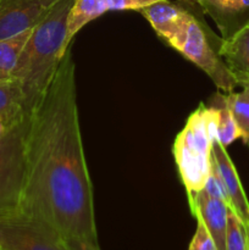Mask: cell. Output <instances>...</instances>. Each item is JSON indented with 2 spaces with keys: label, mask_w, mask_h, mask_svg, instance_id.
I'll return each instance as SVG.
<instances>
[{
  "label": "cell",
  "mask_w": 249,
  "mask_h": 250,
  "mask_svg": "<svg viewBox=\"0 0 249 250\" xmlns=\"http://www.w3.org/2000/svg\"><path fill=\"white\" fill-rule=\"evenodd\" d=\"M19 214L45 225L65 242L99 246L71 46L29 116Z\"/></svg>",
  "instance_id": "1"
},
{
  "label": "cell",
  "mask_w": 249,
  "mask_h": 250,
  "mask_svg": "<svg viewBox=\"0 0 249 250\" xmlns=\"http://www.w3.org/2000/svg\"><path fill=\"white\" fill-rule=\"evenodd\" d=\"M73 0H58L32 33L20 55L12 78L23 90L31 116L50 85L65 56L66 21Z\"/></svg>",
  "instance_id": "2"
},
{
  "label": "cell",
  "mask_w": 249,
  "mask_h": 250,
  "mask_svg": "<svg viewBox=\"0 0 249 250\" xmlns=\"http://www.w3.org/2000/svg\"><path fill=\"white\" fill-rule=\"evenodd\" d=\"M216 136V111L200 104L176 136L172 153L188 200L204 188L211 173L212 138Z\"/></svg>",
  "instance_id": "3"
},
{
  "label": "cell",
  "mask_w": 249,
  "mask_h": 250,
  "mask_svg": "<svg viewBox=\"0 0 249 250\" xmlns=\"http://www.w3.org/2000/svg\"><path fill=\"white\" fill-rule=\"evenodd\" d=\"M182 4L192 10L194 14V21L180 53L200 70L204 71L217 89L225 93L233 92L238 83L229 72L220 54L222 38L217 37L209 28L203 17L204 12L199 5H188L185 2Z\"/></svg>",
  "instance_id": "4"
},
{
  "label": "cell",
  "mask_w": 249,
  "mask_h": 250,
  "mask_svg": "<svg viewBox=\"0 0 249 250\" xmlns=\"http://www.w3.org/2000/svg\"><path fill=\"white\" fill-rule=\"evenodd\" d=\"M29 117L0 138V220L19 214L26 173Z\"/></svg>",
  "instance_id": "5"
},
{
  "label": "cell",
  "mask_w": 249,
  "mask_h": 250,
  "mask_svg": "<svg viewBox=\"0 0 249 250\" xmlns=\"http://www.w3.org/2000/svg\"><path fill=\"white\" fill-rule=\"evenodd\" d=\"M0 249L71 250L53 229L21 214L0 220Z\"/></svg>",
  "instance_id": "6"
},
{
  "label": "cell",
  "mask_w": 249,
  "mask_h": 250,
  "mask_svg": "<svg viewBox=\"0 0 249 250\" xmlns=\"http://www.w3.org/2000/svg\"><path fill=\"white\" fill-rule=\"evenodd\" d=\"M139 12L150 23L155 33L168 46L180 53L194 21L192 10L181 1L175 4L170 0H163L144 7Z\"/></svg>",
  "instance_id": "7"
},
{
  "label": "cell",
  "mask_w": 249,
  "mask_h": 250,
  "mask_svg": "<svg viewBox=\"0 0 249 250\" xmlns=\"http://www.w3.org/2000/svg\"><path fill=\"white\" fill-rule=\"evenodd\" d=\"M58 0H0V42L34 28Z\"/></svg>",
  "instance_id": "8"
},
{
  "label": "cell",
  "mask_w": 249,
  "mask_h": 250,
  "mask_svg": "<svg viewBox=\"0 0 249 250\" xmlns=\"http://www.w3.org/2000/svg\"><path fill=\"white\" fill-rule=\"evenodd\" d=\"M211 168L216 172L224 186L228 208L241 217L249 229V200L239 180L236 166L229 158L226 146L220 143L217 137L212 138Z\"/></svg>",
  "instance_id": "9"
},
{
  "label": "cell",
  "mask_w": 249,
  "mask_h": 250,
  "mask_svg": "<svg viewBox=\"0 0 249 250\" xmlns=\"http://www.w3.org/2000/svg\"><path fill=\"white\" fill-rule=\"evenodd\" d=\"M198 5L211 17L225 41L249 26V0H198Z\"/></svg>",
  "instance_id": "10"
},
{
  "label": "cell",
  "mask_w": 249,
  "mask_h": 250,
  "mask_svg": "<svg viewBox=\"0 0 249 250\" xmlns=\"http://www.w3.org/2000/svg\"><path fill=\"white\" fill-rule=\"evenodd\" d=\"M189 202L190 212L195 219L202 220L209 233L211 234L217 250H226L227 217L228 205L225 200L214 198L204 189L194 195Z\"/></svg>",
  "instance_id": "11"
},
{
  "label": "cell",
  "mask_w": 249,
  "mask_h": 250,
  "mask_svg": "<svg viewBox=\"0 0 249 250\" xmlns=\"http://www.w3.org/2000/svg\"><path fill=\"white\" fill-rule=\"evenodd\" d=\"M220 54L238 85L249 82V27L229 39H222Z\"/></svg>",
  "instance_id": "12"
},
{
  "label": "cell",
  "mask_w": 249,
  "mask_h": 250,
  "mask_svg": "<svg viewBox=\"0 0 249 250\" xmlns=\"http://www.w3.org/2000/svg\"><path fill=\"white\" fill-rule=\"evenodd\" d=\"M28 117L23 90L19 81L12 77L0 80V124L10 129Z\"/></svg>",
  "instance_id": "13"
},
{
  "label": "cell",
  "mask_w": 249,
  "mask_h": 250,
  "mask_svg": "<svg viewBox=\"0 0 249 250\" xmlns=\"http://www.w3.org/2000/svg\"><path fill=\"white\" fill-rule=\"evenodd\" d=\"M109 11L107 0H73L66 21L65 51L71 46L76 34L89 22Z\"/></svg>",
  "instance_id": "14"
},
{
  "label": "cell",
  "mask_w": 249,
  "mask_h": 250,
  "mask_svg": "<svg viewBox=\"0 0 249 250\" xmlns=\"http://www.w3.org/2000/svg\"><path fill=\"white\" fill-rule=\"evenodd\" d=\"M210 106L216 111V136L220 143L227 146L238 138H242L241 129L226 102V94L220 92L214 94L210 99Z\"/></svg>",
  "instance_id": "15"
},
{
  "label": "cell",
  "mask_w": 249,
  "mask_h": 250,
  "mask_svg": "<svg viewBox=\"0 0 249 250\" xmlns=\"http://www.w3.org/2000/svg\"><path fill=\"white\" fill-rule=\"evenodd\" d=\"M32 29L0 42V80H7L12 77V72L31 36Z\"/></svg>",
  "instance_id": "16"
},
{
  "label": "cell",
  "mask_w": 249,
  "mask_h": 250,
  "mask_svg": "<svg viewBox=\"0 0 249 250\" xmlns=\"http://www.w3.org/2000/svg\"><path fill=\"white\" fill-rule=\"evenodd\" d=\"M239 93H227L226 102L242 132V139L249 146V82Z\"/></svg>",
  "instance_id": "17"
},
{
  "label": "cell",
  "mask_w": 249,
  "mask_h": 250,
  "mask_svg": "<svg viewBox=\"0 0 249 250\" xmlns=\"http://www.w3.org/2000/svg\"><path fill=\"white\" fill-rule=\"evenodd\" d=\"M225 247L226 250H249V229L229 208Z\"/></svg>",
  "instance_id": "18"
},
{
  "label": "cell",
  "mask_w": 249,
  "mask_h": 250,
  "mask_svg": "<svg viewBox=\"0 0 249 250\" xmlns=\"http://www.w3.org/2000/svg\"><path fill=\"white\" fill-rule=\"evenodd\" d=\"M197 220V229L193 234L188 250H217L211 234L209 233L202 220Z\"/></svg>",
  "instance_id": "19"
},
{
  "label": "cell",
  "mask_w": 249,
  "mask_h": 250,
  "mask_svg": "<svg viewBox=\"0 0 249 250\" xmlns=\"http://www.w3.org/2000/svg\"><path fill=\"white\" fill-rule=\"evenodd\" d=\"M159 1L163 0H107V4H109V11H122V10L141 11L144 7Z\"/></svg>",
  "instance_id": "20"
},
{
  "label": "cell",
  "mask_w": 249,
  "mask_h": 250,
  "mask_svg": "<svg viewBox=\"0 0 249 250\" xmlns=\"http://www.w3.org/2000/svg\"><path fill=\"white\" fill-rule=\"evenodd\" d=\"M71 250H100L99 246H93V244L80 243V242H66Z\"/></svg>",
  "instance_id": "21"
},
{
  "label": "cell",
  "mask_w": 249,
  "mask_h": 250,
  "mask_svg": "<svg viewBox=\"0 0 249 250\" xmlns=\"http://www.w3.org/2000/svg\"><path fill=\"white\" fill-rule=\"evenodd\" d=\"M181 2H185L188 5H198V0H178Z\"/></svg>",
  "instance_id": "22"
},
{
  "label": "cell",
  "mask_w": 249,
  "mask_h": 250,
  "mask_svg": "<svg viewBox=\"0 0 249 250\" xmlns=\"http://www.w3.org/2000/svg\"><path fill=\"white\" fill-rule=\"evenodd\" d=\"M7 131H9V129H7L6 127H4V126H2L1 124H0V138H1V137L4 136V134L6 133Z\"/></svg>",
  "instance_id": "23"
},
{
  "label": "cell",
  "mask_w": 249,
  "mask_h": 250,
  "mask_svg": "<svg viewBox=\"0 0 249 250\" xmlns=\"http://www.w3.org/2000/svg\"><path fill=\"white\" fill-rule=\"evenodd\" d=\"M0 250H1V249H0Z\"/></svg>",
  "instance_id": "24"
},
{
  "label": "cell",
  "mask_w": 249,
  "mask_h": 250,
  "mask_svg": "<svg viewBox=\"0 0 249 250\" xmlns=\"http://www.w3.org/2000/svg\"><path fill=\"white\" fill-rule=\"evenodd\" d=\"M248 27H249V26H248Z\"/></svg>",
  "instance_id": "25"
}]
</instances>
